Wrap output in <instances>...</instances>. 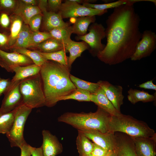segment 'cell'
<instances>
[{"mask_svg": "<svg viewBox=\"0 0 156 156\" xmlns=\"http://www.w3.org/2000/svg\"><path fill=\"white\" fill-rule=\"evenodd\" d=\"M117 156H137L132 138L124 133L115 134Z\"/></svg>", "mask_w": 156, "mask_h": 156, "instance_id": "cell-16", "label": "cell"}, {"mask_svg": "<svg viewBox=\"0 0 156 156\" xmlns=\"http://www.w3.org/2000/svg\"><path fill=\"white\" fill-rule=\"evenodd\" d=\"M52 38L49 32L39 31L32 32L29 39L27 49H33L44 40Z\"/></svg>", "mask_w": 156, "mask_h": 156, "instance_id": "cell-34", "label": "cell"}, {"mask_svg": "<svg viewBox=\"0 0 156 156\" xmlns=\"http://www.w3.org/2000/svg\"><path fill=\"white\" fill-rule=\"evenodd\" d=\"M13 51L25 55L31 59L34 64L40 66L47 62L48 60L40 53L39 51H31L26 48H18L11 49Z\"/></svg>", "mask_w": 156, "mask_h": 156, "instance_id": "cell-29", "label": "cell"}, {"mask_svg": "<svg viewBox=\"0 0 156 156\" xmlns=\"http://www.w3.org/2000/svg\"><path fill=\"white\" fill-rule=\"evenodd\" d=\"M76 142L77 149L80 156H89L91 154L93 148V143L79 131H78Z\"/></svg>", "mask_w": 156, "mask_h": 156, "instance_id": "cell-25", "label": "cell"}, {"mask_svg": "<svg viewBox=\"0 0 156 156\" xmlns=\"http://www.w3.org/2000/svg\"><path fill=\"white\" fill-rule=\"evenodd\" d=\"M67 52L66 49H64L51 53L40 52L41 55L48 60H52L61 64L68 66V57H67L66 54Z\"/></svg>", "mask_w": 156, "mask_h": 156, "instance_id": "cell-33", "label": "cell"}, {"mask_svg": "<svg viewBox=\"0 0 156 156\" xmlns=\"http://www.w3.org/2000/svg\"><path fill=\"white\" fill-rule=\"evenodd\" d=\"M79 131L94 143L108 151H112L116 148V142L114 133H103L94 130Z\"/></svg>", "mask_w": 156, "mask_h": 156, "instance_id": "cell-12", "label": "cell"}, {"mask_svg": "<svg viewBox=\"0 0 156 156\" xmlns=\"http://www.w3.org/2000/svg\"><path fill=\"white\" fill-rule=\"evenodd\" d=\"M9 36L6 34L0 32V49L3 50V49H9L8 43Z\"/></svg>", "mask_w": 156, "mask_h": 156, "instance_id": "cell-42", "label": "cell"}, {"mask_svg": "<svg viewBox=\"0 0 156 156\" xmlns=\"http://www.w3.org/2000/svg\"><path fill=\"white\" fill-rule=\"evenodd\" d=\"M91 101L112 116H118L122 114L115 108L100 86L95 93L91 94Z\"/></svg>", "mask_w": 156, "mask_h": 156, "instance_id": "cell-17", "label": "cell"}, {"mask_svg": "<svg viewBox=\"0 0 156 156\" xmlns=\"http://www.w3.org/2000/svg\"><path fill=\"white\" fill-rule=\"evenodd\" d=\"M31 147L26 142L20 148L21 150V156H31Z\"/></svg>", "mask_w": 156, "mask_h": 156, "instance_id": "cell-43", "label": "cell"}, {"mask_svg": "<svg viewBox=\"0 0 156 156\" xmlns=\"http://www.w3.org/2000/svg\"><path fill=\"white\" fill-rule=\"evenodd\" d=\"M76 20L72 26L73 33L77 36H81L86 35L90 25L95 22V16H85L75 18Z\"/></svg>", "mask_w": 156, "mask_h": 156, "instance_id": "cell-22", "label": "cell"}, {"mask_svg": "<svg viewBox=\"0 0 156 156\" xmlns=\"http://www.w3.org/2000/svg\"><path fill=\"white\" fill-rule=\"evenodd\" d=\"M41 13V11L38 6L26 4L21 0L18 1L17 6L13 11V14L20 17L24 24L28 25L31 17Z\"/></svg>", "mask_w": 156, "mask_h": 156, "instance_id": "cell-20", "label": "cell"}, {"mask_svg": "<svg viewBox=\"0 0 156 156\" xmlns=\"http://www.w3.org/2000/svg\"><path fill=\"white\" fill-rule=\"evenodd\" d=\"M140 21L133 3L114 8L106 21L107 44L97 54L98 58L110 65L130 59L141 38Z\"/></svg>", "mask_w": 156, "mask_h": 156, "instance_id": "cell-1", "label": "cell"}, {"mask_svg": "<svg viewBox=\"0 0 156 156\" xmlns=\"http://www.w3.org/2000/svg\"><path fill=\"white\" fill-rule=\"evenodd\" d=\"M52 38L62 42L66 46L72 40L70 36L73 34L72 26L55 28L49 32Z\"/></svg>", "mask_w": 156, "mask_h": 156, "instance_id": "cell-26", "label": "cell"}, {"mask_svg": "<svg viewBox=\"0 0 156 156\" xmlns=\"http://www.w3.org/2000/svg\"><path fill=\"white\" fill-rule=\"evenodd\" d=\"M12 83L10 79L2 78L0 76V98L7 91Z\"/></svg>", "mask_w": 156, "mask_h": 156, "instance_id": "cell-39", "label": "cell"}, {"mask_svg": "<svg viewBox=\"0 0 156 156\" xmlns=\"http://www.w3.org/2000/svg\"><path fill=\"white\" fill-rule=\"evenodd\" d=\"M108 128L109 132H122L132 137H151L156 135L146 122L122 114L118 116H111Z\"/></svg>", "mask_w": 156, "mask_h": 156, "instance_id": "cell-4", "label": "cell"}, {"mask_svg": "<svg viewBox=\"0 0 156 156\" xmlns=\"http://www.w3.org/2000/svg\"><path fill=\"white\" fill-rule=\"evenodd\" d=\"M89 49V45L84 41L78 42L72 40L66 47V50L70 53L68 66L70 68L72 64L76 58L80 56L83 51Z\"/></svg>", "mask_w": 156, "mask_h": 156, "instance_id": "cell-21", "label": "cell"}, {"mask_svg": "<svg viewBox=\"0 0 156 156\" xmlns=\"http://www.w3.org/2000/svg\"><path fill=\"white\" fill-rule=\"evenodd\" d=\"M97 83L103 90L107 97L115 108L121 112L120 108L123 104L124 97L122 87L113 85L106 81L100 80Z\"/></svg>", "mask_w": 156, "mask_h": 156, "instance_id": "cell-13", "label": "cell"}, {"mask_svg": "<svg viewBox=\"0 0 156 156\" xmlns=\"http://www.w3.org/2000/svg\"><path fill=\"white\" fill-rule=\"evenodd\" d=\"M32 109L23 104L14 109V118L12 126L6 134L11 147L20 148L26 142L23 136L24 128Z\"/></svg>", "mask_w": 156, "mask_h": 156, "instance_id": "cell-6", "label": "cell"}, {"mask_svg": "<svg viewBox=\"0 0 156 156\" xmlns=\"http://www.w3.org/2000/svg\"><path fill=\"white\" fill-rule=\"evenodd\" d=\"M32 49L42 53H51L66 49V46L57 40L51 38L37 45Z\"/></svg>", "mask_w": 156, "mask_h": 156, "instance_id": "cell-23", "label": "cell"}, {"mask_svg": "<svg viewBox=\"0 0 156 156\" xmlns=\"http://www.w3.org/2000/svg\"><path fill=\"white\" fill-rule=\"evenodd\" d=\"M70 78L77 89L88 91L91 94L95 93L100 87L97 83L84 81L71 74Z\"/></svg>", "mask_w": 156, "mask_h": 156, "instance_id": "cell-31", "label": "cell"}, {"mask_svg": "<svg viewBox=\"0 0 156 156\" xmlns=\"http://www.w3.org/2000/svg\"><path fill=\"white\" fill-rule=\"evenodd\" d=\"M42 13L36 14L30 19L28 25L32 32L39 31L41 21L42 20Z\"/></svg>", "mask_w": 156, "mask_h": 156, "instance_id": "cell-36", "label": "cell"}, {"mask_svg": "<svg viewBox=\"0 0 156 156\" xmlns=\"http://www.w3.org/2000/svg\"><path fill=\"white\" fill-rule=\"evenodd\" d=\"M156 135L151 137H131L137 156H155Z\"/></svg>", "mask_w": 156, "mask_h": 156, "instance_id": "cell-15", "label": "cell"}, {"mask_svg": "<svg viewBox=\"0 0 156 156\" xmlns=\"http://www.w3.org/2000/svg\"><path fill=\"white\" fill-rule=\"evenodd\" d=\"M20 81L12 82L10 87L4 94L0 108V113L10 112L23 104L22 96L19 89Z\"/></svg>", "mask_w": 156, "mask_h": 156, "instance_id": "cell-11", "label": "cell"}, {"mask_svg": "<svg viewBox=\"0 0 156 156\" xmlns=\"http://www.w3.org/2000/svg\"><path fill=\"white\" fill-rule=\"evenodd\" d=\"M14 118V109L7 113H0V133L6 134L9 131Z\"/></svg>", "mask_w": 156, "mask_h": 156, "instance_id": "cell-32", "label": "cell"}, {"mask_svg": "<svg viewBox=\"0 0 156 156\" xmlns=\"http://www.w3.org/2000/svg\"><path fill=\"white\" fill-rule=\"evenodd\" d=\"M31 32L28 25L23 24L22 29L14 43L9 49H27L28 41Z\"/></svg>", "mask_w": 156, "mask_h": 156, "instance_id": "cell-30", "label": "cell"}, {"mask_svg": "<svg viewBox=\"0 0 156 156\" xmlns=\"http://www.w3.org/2000/svg\"><path fill=\"white\" fill-rule=\"evenodd\" d=\"M91 96L89 92L76 88L71 94L60 98L59 101L73 99L80 101H91Z\"/></svg>", "mask_w": 156, "mask_h": 156, "instance_id": "cell-35", "label": "cell"}, {"mask_svg": "<svg viewBox=\"0 0 156 156\" xmlns=\"http://www.w3.org/2000/svg\"><path fill=\"white\" fill-rule=\"evenodd\" d=\"M43 27L45 32H49L56 28L63 27L70 25L64 22L60 14L48 11L42 13Z\"/></svg>", "mask_w": 156, "mask_h": 156, "instance_id": "cell-18", "label": "cell"}, {"mask_svg": "<svg viewBox=\"0 0 156 156\" xmlns=\"http://www.w3.org/2000/svg\"><path fill=\"white\" fill-rule=\"evenodd\" d=\"M0 14V25L4 29H7L9 27L10 20L9 16L6 12L1 11Z\"/></svg>", "mask_w": 156, "mask_h": 156, "instance_id": "cell-40", "label": "cell"}, {"mask_svg": "<svg viewBox=\"0 0 156 156\" xmlns=\"http://www.w3.org/2000/svg\"><path fill=\"white\" fill-rule=\"evenodd\" d=\"M138 87L141 88L156 90V85L153 83V80L148 81L140 84Z\"/></svg>", "mask_w": 156, "mask_h": 156, "instance_id": "cell-44", "label": "cell"}, {"mask_svg": "<svg viewBox=\"0 0 156 156\" xmlns=\"http://www.w3.org/2000/svg\"><path fill=\"white\" fill-rule=\"evenodd\" d=\"M38 6L42 13L47 11L48 8V0H40L38 1Z\"/></svg>", "mask_w": 156, "mask_h": 156, "instance_id": "cell-45", "label": "cell"}, {"mask_svg": "<svg viewBox=\"0 0 156 156\" xmlns=\"http://www.w3.org/2000/svg\"><path fill=\"white\" fill-rule=\"evenodd\" d=\"M12 17L11 20L10 34L9 36V49L14 43L23 25V21L19 16L15 15Z\"/></svg>", "mask_w": 156, "mask_h": 156, "instance_id": "cell-28", "label": "cell"}, {"mask_svg": "<svg viewBox=\"0 0 156 156\" xmlns=\"http://www.w3.org/2000/svg\"><path fill=\"white\" fill-rule=\"evenodd\" d=\"M33 64L32 60L25 55L14 51L8 52L0 49V66L8 72H12L14 67Z\"/></svg>", "mask_w": 156, "mask_h": 156, "instance_id": "cell-10", "label": "cell"}, {"mask_svg": "<svg viewBox=\"0 0 156 156\" xmlns=\"http://www.w3.org/2000/svg\"><path fill=\"white\" fill-rule=\"evenodd\" d=\"M48 12L58 13L62 3L61 0H48Z\"/></svg>", "mask_w": 156, "mask_h": 156, "instance_id": "cell-38", "label": "cell"}, {"mask_svg": "<svg viewBox=\"0 0 156 156\" xmlns=\"http://www.w3.org/2000/svg\"><path fill=\"white\" fill-rule=\"evenodd\" d=\"M42 135L43 156H56L62 152V145L55 135L46 130L42 131Z\"/></svg>", "mask_w": 156, "mask_h": 156, "instance_id": "cell-14", "label": "cell"}, {"mask_svg": "<svg viewBox=\"0 0 156 156\" xmlns=\"http://www.w3.org/2000/svg\"><path fill=\"white\" fill-rule=\"evenodd\" d=\"M65 1L62 3L58 12L63 19L85 16H101L107 12V10H101L87 8L72 0Z\"/></svg>", "mask_w": 156, "mask_h": 156, "instance_id": "cell-8", "label": "cell"}, {"mask_svg": "<svg viewBox=\"0 0 156 156\" xmlns=\"http://www.w3.org/2000/svg\"><path fill=\"white\" fill-rule=\"evenodd\" d=\"M128 99L133 104L140 101L146 103L153 101L156 100V93L151 94L144 90L131 88L128 91Z\"/></svg>", "mask_w": 156, "mask_h": 156, "instance_id": "cell-24", "label": "cell"}, {"mask_svg": "<svg viewBox=\"0 0 156 156\" xmlns=\"http://www.w3.org/2000/svg\"><path fill=\"white\" fill-rule=\"evenodd\" d=\"M88 29V33L83 36H77L75 38L77 40H82L86 43L89 47L90 53L96 56L105 46V45L101 42L102 40L105 37V29L102 24L94 22L89 26Z\"/></svg>", "mask_w": 156, "mask_h": 156, "instance_id": "cell-7", "label": "cell"}, {"mask_svg": "<svg viewBox=\"0 0 156 156\" xmlns=\"http://www.w3.org/2000/svg\"><path fill=\"white\" fill-rule=\"evenodd\" d=\"M107 154V155H103V156H107V155H108V154ZM89 156H94V155H92L91 154Z\"/></svg>", "mask_w": 156, "mask_h": 156, "instance_id": "cell-49", "label": "cell"}, {"mask_svg": "<svg viewBox=\"0 0 156 156\" xmlns=\"http://www.w3.org/2000/svg\"><path fill=\"white\" fill-rule=\"evenodd\" d=\"M18 1L15 0H0V11L7 12L13 11L16 8Z\"/></svg>", "mask_w": 156, "mask_h": 156, "instance_id": "cell-37", "label": "cell"}, {"mask_svg": "<svg viewBox=\"0 0 156 156\" xmlns=\"http://www.w3.org/2000/svg\"><path fill=\"white\" fill-rule=\"evenodd\" d=\"M111 116L98 107L94 112L65 113L60 116L57 120L71 126L78 131L94 130L105 133L109 132L108 124Z\"/></svg>", "mask_w": 156, "mask_h": 156, "instance_id": "cell-3", "label": "cell"}, {"mask_svg": "<svg viewBox=\"0 0 156 156\" xmlns=\"http://www.w3.org/2000/svg\"><path fill=\"white\" fill-rule=\"evenodd\" d=\"M23 3L26 4L33 6H36L38 3V1L36 0H21Z\"/></svg>", "mask_w": 156, "mask_h": 156, "instance_id": "cell-47", "label": "cell"}, {"mask_svg": "<svg viewBox=\"0 0 156 156\" xmlns=\"http://www.w3.org/2000/svg\"><path fill=\"white\" fill-rule=\"evenodd\" d=\"M23 104L33 109L45 106L46 99L40 74L20 81Z\"/></svg>", "mask_w": 156, "mask_h": 156, "instance_id": "cell-5", "label": "cell"}, {"mask_svg": "<svg viewBox=\"0 0 156 156\" xmlns=\"http://www.w3.org/2000/svg\"><path fill=\"white\" fill-rule=\"evenodd\" d=\"M41 66L34 64L25 66H18L12 68L15 75L11 80L12 82L20 81L40 73Z\"/></svg>", "mask_w": 156, "mask_h": 156, "instance_id": "cell-19", "label": "cell"}, {"mask_svg": "<svg viewBox=\"0 0 156 156\" xmlns=\"http://www.w3.org/2000/svg\"><path fill=\"white\" fill-rule=\"evenodd\" d=\"M145 1V0H119L114 2L101 4L92 3H84L82 5L84 6L99 10H107V9L115 8L121 5L129 3L134 4L137 2Z\"/></svg>", "mask_w": 156, "mask_h": 156, "instance_id": "cell-27", "label": "cell"}, {"mask_svg": "<svg viewBox=\"0 0 156 156\" xmlns=\"http://www.w3.org/2000/svg\"><path fill=\"white\" fill-rule=\"evenodd\" d=\"M70 69L68 66L48 60L41 66L40 74L46 106H54L60 98L71 94L76 89L70 78Z\"/></svg>", "mask_w": 156, "mask_h": 156, "instance_id": "cell-2", "label": "cell"}, {"mask_svg": "<svg viewBox=\"0 0 156 156\" xmlns=\"http://www.w3.org/2000/svg\"><path fill=\"white\" fill-rule=\"evenodd\" d=\"M31 156H43L41 146L36 148L31 146Z\"/></svg>", "mask_w": 156, "mask_h": 156, "instance_id": "cell-46", "label": "cell"}, {"mask_svg": "<svg viewBox=\"0 0 156 156\" xmlns=\"http://www.w3.org/2000/svg\"><path fill=\"white\" fill-rule=\"evenodd\" d=\"M107 156H117L116 149L111 151Z\"/></svg>", "mask_w": 156, "mask_h": 156, "instance_id": "cell-48", "label": "cell"}, {"mask_svg": "<svg viewBox=\"0 0 156 156\" xmlns=\"http://www.w3.org/2000/svg\"><path fill=\"white\" fill-rule=\"evenodd\" d=\"M156 48L155 33L151 30H145L142 33L141 39L138 43L130 59L135 61L149 56Z\"/></svg>", "mask_w": 156, "mask_h": 156, "instance_id": "cell-9", "label": "cell"}, {"mask_svg": "<svg viewBox=\"0 0 156 156\" xmlns=\"http://www.w3.org/2000/svg\"><path fill=\"white\" fill-rule=\"evenodd\" d=\"M111 151H108L93 143L91 154L95 156H103L109 154Z\"/></svg>", "mask_w": 156, "mask_h": 156, "instance_id": "cell-41", "label": "cell"}]
</instances>
